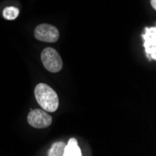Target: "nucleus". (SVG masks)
Instances as JSON below:
<instances>
[{
	"label": "nucleus",
	"instance_id": "8",
	"mask_svg": "<svg viewBox=\"0 0 156 156\" xmlns=\"http://www.w3.org/2000/svg\"><path fill=\"white\" fill-rule=\"evenodd\" d=\"M19 15V9L15 7H7L3 10V17L6 20H15Z\"/></svg>",
	"mask_w": 156,
	"mask_h": 156
},
{
	"label": "nucleus",
	"instance_id": "4",
	"mask_svg": "<svg viewBox=\"0 0 156 156\" xmlns=\"http://www.w3.org/2000/svg\"><path fill=\"white\" fill-rule=\"evenodd\" d=\"M35 37L39 41L53 43V42H56L59 38V31L53 25L48 23H42L36 27Z\"/></svg>",
	"mask_w": 156,
	"mask_h": 156
},
{
	"label": "nucleus",
	"instance_id": "1",
	"mask_svg": "<svg viewBox=\"0 0 156 156\" xmlns=\"http://www.w3.org/2000/svg\"><path fill=\"white\" fill-rule=\"evenodd\" d=\"M35 96L39 106L47 112H54L59 107V98L55 91L45 83H38L35 88Z\"/></svg>",
	"mask_w": 156,
	"mask_h": 156
},
{
	"label": "nucleus",
	"instance_id": "7",
	"mask_svg": "<svg viewBox=\"0 0 156 156\" xmlns=\"http://www.w3.org/2000/svg\"><path fill=\"white\" fill-rule=\"evenodd\" d=\"M66 144L64 142H56L54 143L51 150L48 152L49 156H64V151H65Z\"/></svg>",
	"mask_w": 156,
	"mask_h": 156
},
{
	"label": "nucleus",
	"instance_id": "2",
	"mask_svg": "<svg viewBox=\"0 0 156 156\" xmlns=\"http://www.w3.org/2000/svg\"><path fill=\"white\" fill-rule=\"evenodd\" d=\"M41 61L50 72L57 73L63 68V61L58 51L52 48H46L41 52Z\"/></svg>",
	"mask_w": 156,
	"mask_h": 156
},
{
	"label": "nucleus",
	"instance_id": "6",
	"mask_svg": "<svg viewBox=\"0 0 156 156\" xmlns=\"http://www.w3.org/2000/svg\"><path fill=\"white\" fill-rule=\"evenodd\" d=\"M81 151L78 146V141L75 138H70L65 147L64 156H81Z\"/></svg>",
	"mask_w": 156,
	"mask_h": 156
},
{
	"label": "nucleus",
	"instance_id": "9",
	"mask_svg": "<svg viewBox=\"0 0 156 156\" xmlns=\"http://www.w3.org/2000/svg\"><path fill=\"white\" fill-rule=\"evenodd\" d=\"M151 5L155 9H156V0H151Z\"/></svg>",
	"mask_w": 156,
	"mask_h": 156
},
{
	"label": "nucleus",
	"instance_id": "5",
	"mask_svg": "<svg viewBox=\"0 0 156 156\" xmlns=\"http://www.w3.org/2000/svg\"><path fill=\"white\" fill-rule=\"evenodd\" d=\"M144 40V48L148 59L156 60V28L147 27L142 35Z\"/></svg>",
	"mask_w": 156,
	"mask_h": 156
},
{
	"label": "nucleus",
	"instance_id": "3",
	"mask_svg": "<svg viewBox=\"0 0 156 156\" xmlns=\"http://www.w3.org/2000/svg\"><path fill=\"white\" fill-rule=\"evenodd\" d=\"M28 123L35 128H47L52 122V118L44 109H33L27 117Z\"/></svg>",
	"mask_w": 156,
	"mask_h": 156
}]
</instances>
